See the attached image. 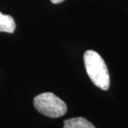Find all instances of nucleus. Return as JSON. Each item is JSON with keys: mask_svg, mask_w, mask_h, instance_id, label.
Instances as JSON below:
<instances>
[{"mask_svg": "<svg viewBox=\"0 0 128 128\" xmlns=\"http://www.w3.org/2000/svg\"><path fill=\"white\" fill-rule=\"evenodd\" d=\"M86 71L92 82L97 88L104 91L110 86V77L105 61L98 53L94 50H87L84 54Z\"/></svg>", "mask_w": 128, "mask_h": 128, "instance_id": "nucleus-1", "label": "nucleus"}, {"mask_svg": "<svg viewBox=\"0 0 128 128\" xmlns=\"http://www.w3.org/2000/svg\"><path fill=\"white\" fill-rule=\"evenodd\" d=\"M33 105L37 112L51 118H61L67 111L66 103L52 92L37 95L33 99Z\"/></svg>", "mask_w": 128, "mask_h": 128, "instance_id": "nucleus-2", "label": "nucleus"}, {"mask_svg": "<svg viewBox=\"0 0 128 128\" xmlns=\"http://www.w3.org/2000/svg\"><path fill=\"white\" fill-rule=\"evenodd\" d=\"M16 28V24L13 19L9 15H4L0 12V32L13 33Z\"/></svg>", "mask_w": 128, "mask_h": 128, "instance_id": "nucleus-3", "label": "nucleus"}, {"mask_svg": "<svg viewBox=\"0 0 128 128\" xmlns=\"http://www.w3.org/2000/svg\"><path fill=\"white\" fill-rule=\"evenodd\" d=\"M63 128H96L84 118H71L64 121Z\"/></svg>", "mask_w": 128, "mask_h": 128, "instance_id": "nucleus-4", "label": "nucleus"}, {"mask_svg": "<svg viewBox=\"0 0 128 128\" xmlns=\"http://www.w3.org/2000/svg\"><path fill=\"white\" fill-rule=\"evenodd\" d=\"M50 1L54 4H61V2H62L64 0H50Z\"/></svg>", "mask_w": 128, "mask_h": 128, "instance_id": "nucleus-5", "label": "nucleus"}]
</instances>
